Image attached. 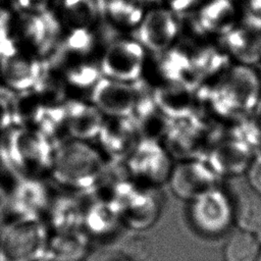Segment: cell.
Here are the masks:
<instances>
[{"mask_svg": "<svg viewBox=\"0 0 261 261\" xmlns=\"http://www.w3.org/2000/svg\"><path fill=\"white\" fill-rule=\"evenodd\" d=\"M105 261H130V259H128L125 255H116V256H111L105 259Z\"/></svg>", "mask_w": 261, "mask_h": 261, "instance_id": "cell-30", "label": "cell"}, {"mask_svg": "<svg viewBox=\"0 0 261 261\" xmlns=\"http://www.w3.org/2000/svg\"><path fill=\"white\" fill-rule=\"evenodd\" d=\"M189 216L192 225L206 236L221 233L233 219L228 199L215 188L191 201Z\"/></svg>", "mask_w": 261, "mask_h": 261, "instance_id": "cell-6", "label": "cell"}, {"mask_svg": "<svg viewBox=\"0 0 261 261\" xmlns=\"http://www.w3.org/2000/svg\"><path fill=\"white\" fill-rule=\"evenodd\" d=\"M173 166L170 154L160 143L141 139L126 158V171L133 181L158 188L168 181Z\"/></svg>", "mask_w": 261, "mask_h": 261, "instance_id": "cell-4", "label": "cell"}, {"mask_svg": "<svg viewBox=\"0 0 261 261\" xmlns=\"http://www.w3.org/2000/svg\"><path fill=\"white\" fill-rule=\"evenodd\" d=\"M89 248V236L83 228L50 232L46 255L50 261H80Z\"/></svg>", "mask_w": 261, "mask_h": 261, "instance_id": "cell-16", "label": "cell"}, {"mask_svg": "<svg viewBox=\"0 0 261 261\" xmlns=\"http://www.w3.org/2000/svg\"><path fill=\"white\" fill-rule=\"evenodd\" d=\"M176 32L177 25L172 14L165 9H154L143 18L137 38L153 52H161L170 45Z\"/></svg>", "mask_w": 261, "mask_h": 261, "instance_id": "cell-13", "label": "cell"}, {"mask_svg": "<svg viewBox=\"0 0 261 261\" xmlns=\"http://www.w3.org/2000/svg\"><path fill=\"white\" fill-rule=\"evenodd\" d=\"M237 0H206L198 13L199 28L208 34L224 37L243 21Z\"/></svg>", "mask_w": 261, "mask_h": 261, "instance_id": "cell-11", "label": "cell"}, {"mask_svg": "<svg viewBox=\"0 0 261 261\" xmlns=\"http://www.w3.org/2000/svg\"><path fill=\"white\" fill-rule=\"evenodd\" d=\"M144 50L141 44L121 40L112 43L102 56L100 72L104 77L135 83L143 73Z\"/></svg>", "mask_w": 261, "mask_h": 261, "instance_id": "cell-7", "label": "cell"}, {"mask_svg": "<svg viewBox=\"0 0 261 261\" xmlns=\"http://www.w3.org/2000/svg\"><path fill=\"white\" fill-rule=\"evenodd\" d=\"M254 233L240 230L233 233L223 249L225 261H257L261 249Z\"/></svg>", "mask_w": 261, "mask_h": 261, "instance_id": "cell-22", "label": "cell"}, {"mask_svg": "<svg viewBox=\"0 0 261 261\" xmlns=\"http://www.w3.org/2000/svg\"><path fill=\"white\" fill-rule=\"evenodd\" d=\"M61 10L69 22L74 27L87 28L97 14V5L94 0H58Z\"/></svg>", "mask_w": 261, "mask_h": 261, "instance_id": "cell-23", "label": "cell"}, {"mask_svg": "<svg viewBox=\"0 0 261 261\" xmlns=\"http://www.w3.org/2000/svg\"><path fill=\"white\" fill-rule=\"evenodd\" d=\"M238 2L251 20L261 23V0H240Z\"/></svg>", "mask_w": 261, "mask_h": 261, "instance_id": "cell-27", "label": "cell"}, {"mask_svg": "<svg viewBox=\"0 0 261 261\" xmlns=\"http://www.w3.org/2000/svg\"><path fill=\"white\" fill-rule=\"evenodd\" d=\"M232 217L241 230L256 232L261 228V196L252 189L241 192L232 208Z\"/></svg>", "mask_w": 261, "mask_h": 261, "instance_id": "cell-21", "label": "cell"}, {"mask_svg": "<svg viewBox=\"0 0 261 261\" xmlns=\"http://www.w3.org/2000/svg\"><path fill=\"white\" fill-rule=\"evenodd\" d=\"M206 0H168L171 8L175 11H186Z\"/></svg>", "mask_w": 261, "mask_h": 261, "instance_id": "cell-29", "label": "cell"}, {"mask_svg": "<svg viewBox=\"0 0 261 261\" xmlns=\"http://www.w3.org/2000/svg\"><path fill=\"white\" fill-rule=\"evenodd\" d=\"M96 139L99 141L98 150L103 157L112 158L117 162L128 157L141 137L133 116H107Z\"/></svg>", "mask_w": 261, "mask_h": 261, "instance_id": "cell-8", "label": "cell"}, {"mask_svg": "<svg viewBox=\"0 0 261 261\" xmlns=\"http://www.w3.org/2000/svg\"><path fill=\"white\" fill-rule=\"evenodd\" d=\"M248 179L251 189L261 196V156L252 162L248 171Z\"/></svg>", "mask_w": 261, "mask_h": 261, "instance_id": "cell-26", "label": "cell"}, {"mask_svg": "<svg viewBox=\"0 0 261 261\" xmlns=\"http://www.w3.org/2000/svg\"><path fill=\"white\" fill-rule=\"evenodd\" d=\"M106 166L103 155L87 141L65 139L54 145L50 174L71 191L89 192Z\"/></svg>", "mask_w": 261, "mask_h": 261, "instance_id": "cell-1", "label": "cell"}, {"mask_svg": "<svg viewBox=\"0 0 261 261\" xmlns=\"http://www.w3.org/2000/svg\"><path fill=\"white\" fill-rule=\"evenodd\" d=\"M48 0H15L16 5L25 12H42L46 10Z\"/></svg>", "mask_w": 261, "mask_h": 261, "instance_id": "cell-28", "label": "cell"}, {"mask_svg": "<svg viewBox=\"0 0 261 261\" xmlns=\"http://www.w3.org/2000/svg\"><path fill=\"white\" fill-rule=\"evenodd\" d=\"M114 205L122 225L139 230L150 227L157 220L161 210V198L157 188L126 180Z\"/></svg>", "mask_w": 261, "mask_h": 261, "instance_id": "cell-3", "label": "cell"}, {"mask_svg": "<svg viewBox=\"0 0 261 261\" xmlns=\"http://www.w3.org/2000/svg\"><path fill=\"white\" fill-rule=\"evenodd\" d=\"M42 65L37 59L17 56L15 52L5 56L3 70L11 87L20 91H29L37 84Z\"/></svg>", "mask_w": 261, "mask_h": 261, "instance_id": "cell-20", "label": "cell"}, {"mask_svg": "<svg viewBox=\"0 0 261 261\" xmlns=\"http://www.w3.org/2000/svg\"><path fill=\"white\" fill-rule=\"evenodd\" d=\"M47 261H50V260H47Z\"/></svg>", "mask_w": 261, "mask_h": 261, "instance_id": "cell-33", "label": "cell"}, {"mask_svg": "<svg viewBox=\"0 0 261 261\" xmlns=\"http://www.w3.org/2000/svg\"><path fill=\"white\" fill-rule=\"evenodd\" d=\"M44 221L50 232L83 228V205L70 197H58L50 200L44 213Z\"/></svg>", "mask_w": 261, "mask_h": 261, "instance_id": "cell-17", "label": "cell"}, {"mask_svg": "<svg viewBox=\"0 0 261 261\" xmlns=\"http://www.w3.org/2000/svg\"><path fill=\"white\" fill-rule=\"evenodd\" d=\"M121 225L122 222L114 204L92 197L88 206L83 205L82 227L89 237L108 238Z\"/></svg>", "mask_w": 261, "mask_h": 261, "instance_id": "cell-15", "label": "cell"}, {"mask_svg": "<svg viewBox=\"0 0 261 261\" xmlns=\"http://www.w3.org/2000/svg\"><path fill=\"white\" fill-rule=\"evenodd\" d=\"M50 231L40 217L16 218L1 233V261H37L46 255Z\"/></svg>", "mask_w": 261, "mask_h": 261, "instance_id": "cell-2", "label": "cell"}, {"mask_svg": "<svg viewBox=\"0 0 261 261\" xmlns=\"http://www.w3.org/2000/svg\"><path fill=\"white\" fill-rule=\"evenodd\" d=\"M223 39L226 47L242 58L252 60L261 56V23L242 21Z\"/></svg>", "mask_w": 261, "mask_h": 261, "instance_id": "cell-19", "label": "cell"}, {"mask_svg": "<svg viewBox=\"0 0 261 261\" xmlns=\"http://www.w3.org/2000/svg\"><path fill=\"white\" fill-rule=\"evenodd\" d=\"M257 261H261V252H260V255H259V257H258Z\"/></svg>", "mask_w": 261, "mask_h": 261, "instance_id": "cell-32", "label": "cell"}, {"mask_svg": "<svg viewBox=\"0 0 261 261\" xmlns=\"http://www.w3.org/2000/svg\"><path fill=\"white\" fill-rule=\"evenodd\" d=\"M64 118L69 138L88 141L98 136L105 117L92 102L72 100L64 103Z\"/></svg>", "mask_w": 261, "mask_h": 261, "instance_id": "cell-12", "label": "cell"}, {"mask_svg": "<svg viewBox=\"0 0 261 261\" xmlns=\"http://www.w3.org/2000/svg\"><path fill=\"white\" fill-rule=\"evenodd\" d=\"M53 152V143L44 134L27 127L15 133L12 156L25 178L40 179L45 173H50Z\"/></svg>", "mask_w": 261, "mask_h": 261, "instance_id": "cell-5", "label": "cell"}, {"mask_svg": "<svg viewBox=\"0 0 261 261\" xmlns=\"http://www.w3.org/2000/svg\"><path fill=\"white\" fill-rule=\"evenodd\" d=\"M50 196L40 179L24 178L15 194L14 205L18 217H40L49 205Z\"/></svg>", "mask_w": 261, "mask_h": 261, "instance_id": "cell-18", "label": "cell"}, {"mask_svg": "<svg viewBox=\"0 0 261 261\" xmlns=\"http://www.w3.org/2000/svg\"><path fill=\"white\" fill-rule=\"evenodd\" d=\"M168 181L176 197L189 201L214 188L213 176L209 169L201 162L191 159L173 166Z\"/></svg>", "mask_w": 261, "mask_h": 261, "instance_id": "cell-10", "label": "cell"}, {"mask_svg": "<svg viewBox=\"0 0 261 261\" xmlns=\"http://www.w3.org/2000/svg\"><path fill=\"white\" fill-rule=\"evenodd\" d=\"M254 236H255L256 240L258 241V243H259L260 246H261V228H259L256 232H254Z\"/></svg>", "mask_w": 261, "mask_h": 261, "instance_id": "cell-31", "label": "cell"}, {"mask_svg": "<svg viewBox=\"0 0 261 261\" xmlns=\"http://www.w3.org/2000/svg\"><path fill=\"white\" fill-rule=\"evenodd\" d=\"M94 47V37L88 28L74 27L65 38L61 46L60 54L85 56L91 52Z\"/></svg>", "mask_w": 261, "mask_h": 261, "instance_id": "cell-24", "label": "cell"}, {"mask_svg": "<svg viewBox=\"0 0 261 261\" xmlns=\"http://www.w3.org/2000/svg\"><path fill=\"white\" fill-rule=\"evenodd\" d=\"M135 83L100 77L92 90V103L106 116H132L138 99Z\"/></svg>", "mask_w": 261, "mask_h": 261, "instance_id": "cell-9", "label": "cell"}, {"mask_svg": "<svg viewBox=\"0 0 261 261\" xmlns=\"http://www.w3.org/2000/svg\"><path fill=\"white\" fill-rule=\"evenodd\" d=\"M19 28L20 34L28 44L42 54L53 47L60 32L57 19L46 10L22 13Z\"/></svg>", "mask_w": 261, "mask_h": 261, "instance_id": "cell-14", "label": "cell"}, {"mask_svg": "<svg viewBox=\"0 0 261 261\" xmlns=\"http://www.w3.org/2000/svg\"><path fill=\"white\" fill-rule=\"evenodd\" d=\"M10 14L5 9L0 8V51L5 55H11L16 52L13 41L9 38Z\"/></svg>", "mask_w": 261, "mask_h": 261, "instance_id": "cell-25", "label": "cell"}]
</instances>
